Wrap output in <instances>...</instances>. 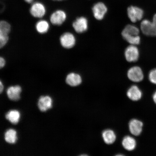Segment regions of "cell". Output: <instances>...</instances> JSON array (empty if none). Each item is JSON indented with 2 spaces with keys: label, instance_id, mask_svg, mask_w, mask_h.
Instances as JSON below:
<instances>
[{
  "label": "cell",
  "instance_id": "cell-1",
  "mask_svg": "<svg viewBox=\"0 0 156 156\" xmlns=\"http://www.w3.org/2000/svg\"><path fill=\"white\" fill-rule=\"evenodd\" d=\"M139 30L132 25H128L125 27L122 33V37L131 45H136L140 43V37L138 36Z\"/></svg>",
  "mask_w": 156,
  "mask_h": 156
},
{
  "label": "cell",
  "instance_id": "cell-2",
  "mask_svg": "<svg viewBox=\"0 0 156 156\" xmlns=\"http://www.w3.org/2000/svg\"><path fill=\"white\" fill-rule=\"evenodd\" d=\"M127 14L129 18L133 23L141 20L144 16V11L140 8L131 6L128 8Z\"/></svg>",
  "mask_w": 156,
  "mask_h": 156
},
{
  "label": "cell",
  "instance_id": "cell-3",
  "mask_svg": "<svg viewBox=\"0 0 156 156\" xmlns=\"http://www.w3.org/2000/svg\"><path fill=\"white\" fill-rule=\"evenodd\" d=\"M92 11L95 19L98 20H101L104 18L107 12V8L104 3L99 2L93 5Z\"/></svg>",
  "mask_w": 156,
  "mask_h": 156
},
{
  "label": "cell",
  "instance_id": "cell-4",
  "mask_svg": "<svg viewBox=\"0 0 156 156\" xmlns=\"http://www.w3.org/2000/svg\"><path fill=\"white\" fill-rule=\"evenodd\" d=\"M60 42L63 48L67 49L71 48L73 47L75 45V37L71 33H64L60 37Z\"/></svg>",
  "mask_w": 156,
  "mask_h": 156
},
{
  "label": "cell",
  "instance_id": "cell-5",
  "mask_svg": "<svg viewBox=\"0 0 156 156\" xmlns=\"http://www.w3.org/2000/svg\"><path fill=\"white\" fill-rule=\"evenodd\" d=\"M124 55L127 61L129 62H135L139 58V51L136 45H131L126 48Z\"/></svg>",
  "mask_w": 156,
  "mask_h": 156
},
{
  "label": "cell",
  "instance_id": "cell-6",
  "mask_svg": "<svg viewBox=\"0 0 156 156\" xmlns=\"http://www.w3.org/2000/svg\"><path fill=\"white\" fill-rule=\"evenodd\" d=\"M127 75L129 79L134 82H140L143 80L144 77L142 70L138 66H134L130 68Z\"/></svg>",
  "mask_w": 156,
  "mask_h": 156
},
{
  "label": "cell",
  "instance_id": "cell-7",
  "mask_svg": "<svg viewBox=\"0 0 156 156\" xmlns=\"http://www.w3.org/2000/svg\"><path fill=\"white\" fill-rule=\"evenodd\" d=\"M30 11L33 16L37 18H41L45 14L46 9L43 4L40 2H36L31 6Z\"/></svg>",
  "mask_w": 156,
  "mask_h": 156
},
{
  "label": "cell",
  "instance_id": "cell-8",
  "mask_svg": "<svg viewBox=\"0 0 156 156\" xmlns=\"http://www.w3.org/2000/svg\"><path fill=\"white\" fill-rule=\"evenodd\" d=\"M73 27L76 32L79 34L85 32L88 27L87 19L84 17L77 18L73 23Z\"/></svg>",
  "mask_w": 156,
  "mask_h": 156
},
{
  "label": "cell",
  "instance_id": "cell-9",
  "mask_svg": "<svg viewBox=\"0 0 156 156\" xmlns=\"http://www.w3.org/2000/svg\"><path fill=\"white\" fill-rule=\"evenodd\" d=\"M67 18V14L65 11L58 10L54 12L51 16L50 21L52 24L60 25L63 24Z\"/></svg>",
  "mask_w": 156,
  "mask_h": 156
},
{
  "label": "cell",
  "instance_id": "cell-10",
  "mask_svg": "<svg viewBox=\"0 0 156 156\" xmlns=\"http://www.w3.org/2000/svg\"><path fill=\"white\" fill-rule=\"evenodd\" d=\"M143 123L140 121L134 119L130 121L129 123V128L131 133L134 136H138L141 134Z\"/></svg>",
  "mask_w": 156,
  "mask_h": 156
},
{
  "label": "cell",
  "instance_id": "cell-11",
  "mask_svg": "<svg viewBox=\"0 0 156 156\" xmlns=\"http://www.w3.org/2000/svg\"><path fill=\"white\" fill-rule=\"evenodd\" d=\"M52 101L49 96H42L39 99L38 106L42 112H45L51 108Z\"/></svg>",
  "mask_w": 156,
  "mask_h": 156
},
{
  "label": "cell",
  "instance_id": "cell-12",
  "mask_svg": "<svg viewBox=\"0 0 156 156\" xmlns=\"http://www.w3.org/2000/svg\"><path fill=\"white\" fill-rule=\"evenodd\" d=\"M127 95L129 98L131 100L137 101L141 99L142 92L139 87L136 85H133L128 90Z\"/></svg>",
  "mask_w": 156,
  "mask_h": 156
},
{
  "label": "cell",
  "instance_id": "cell-13",
  "mask_svg": "<svg viewBox=\"0 0 156 156\" xmlns=\"http://www.w3.org/2000/svg\"><path fill=\"white\" fill-rule=\"evenodd\" d=\"M21 92V87L17 85L9 87L7 90V94L11 100L17 101L20 98Z\"/></svg>",
  "mask_w": 156,
  "mask_h": 156
},
{
  "label": "cell",
  "instance_id": "cell-14",
  "mask_svg": "<svg viewBox=\"0 0 156 156\" xmlns=\"http://www.w3.org/2000/svg\"><path fill=\"white\" fill-rule=\"evenodd\" d=\"M141 29L143 34L147 36H154L153 24L147 20L142 21Z\"/></svg>",
  "mask_w": 156,
  "mask_h": 156
},
{
  "label": "cell",
  "instance_id": "cell-15",
  "mask_svg": "<svg viewBox=\"0 0 156 156\" xmlns=\"http://www.w3.org/2000/svg\"><path fill=\"white\" fill-rule=\"evenodd\" d=\"M66 83L71 86L75 87L81 83L82 78L79 74L71 73L68 74L66 79Z\"/></svg>",
  "mask_w": 156,
  "mask_h": 156
},
{
  "label": "cell",
  "instance_id": "cell-16",
  "mask_svg": "<svg viewBox=\"0 0 156 156\" xmlns=\"http://www.w3.org/2000/svg\"><path fill=\"white\" fill-rule=\"evenodd\" d=\"M122 145L126 150L132 151L135 149L136 146V142L134 138L130 136H126L122 141Z\"/></svg>",
  "mask_w": 156,
  "mask_h": 156
},
{
  "label": "cell",
  "instance_id": "cell-17",
  "mask_svg": "<svg viewBox=\"0 0 156 156\" xmlns=\"http://www.w3.org/2000/svg\"><path fill=\"white\" fill-rule=\"evenodd\" d=\"M5 117L12 123L16 124L19 122L20 114L18 111L11 110L7 113Z\"/></svg>",
  "mask_w": 156,
  "mask_h": 156
},
{
  "label": "cell",
  "instance_id": "cell-18",
  "mask_svg": "<svg viewBox=\"0 0 156 156\" xmlns=\"http://www.w3.org/2000/svg\"><path fill=\"white\" fill-rule=\"evenodd\" d=\"M102 136L105 143L112 144L115 141L116 136L112 130H107L103 132Z\"/></svg>",
  "mask_w": 156,
  "mask_h": 156
},
{
  "label": "cell",
  "instance_id": "cell-19",
  "mask_svg": "<svg viewBox=\"0 0 156 156\" xmlns=\"http://www.w3.org/2000/svg\"><path fill=\"white\" fill-rule=\"evenodd\" d=\"M5 140L8 143L15 144L17 140L16 132L13 129L8 130L5 134Z\"/></svg>",
  "mask_w": 156,
  "mask_h": 156
},
{
  "label": "cell",
  "instance_id": "cell-20",
  "mask_svg": "<svg viewBox=\"0 0 156 156\" xmlns=\"http://www.w3.org/2000/svg\"><path fill=\"white\" fill-rule=\"evenodd\" d=\"M49 28V25L47 21L41 20L37 23L36 29L37 32L41 34H44L48 32Z\"/></svg>",
  "mask_w": 156,
  "mask_h": 156
},
{
  "label": "cell",
  "instance_id": "cell-21",
  "mask_svg": "<svg viewBox=\"0 0 156 156\" xmlns=\"http://www.w3.org/2000/svg\"><path fill=\"white\" fill-rule=\"evenodd\" d=\"M11 30V26L5 21H0V35L8 36Z\"/></svg>",
  "mask_w": 156,
  "mask_h": 156
},
{
  "label": "cell",
  "instance_id": "cell-22",
  "mask_svg": "<svg viewBox=\"0 0 156 156\" xmlns=\"http://www.w3.org/2000/svg\"><path fill=\"white\" fill-rule=\"evenodd\" d=\"M149 78L151 83L156 85V69L152 70L150 72Z\"/></svg>",
  "mask_w": 156,
  "mask_h": 156
},
{
  "label": "cell",
  "instance_id": "cell-23",
  "mask_svg": "<svg viewBox=\"0 0 156 156\" xmlns=\"http://www.w3.org/2000/svg\"><path fill=\"white\" fill-rule=\"evenodd\" d=\"M8 40V36L0 35V48H3L7 44Z\"/></svg>",
  "mask_w": 156,
  "mask_h": 156
},
{
  "label": "cell",
  "instance_id": "cell-24",
  "mask_svg": "<svg viewBox=\"0 0 156 156\" xmlns=\"http://www.w3.org/2000/svg\"><path fill=\"white\" fill-rule=\"evenodd\" d=\"M152 22L153 25L154 36H156V14L154 15Z\"/></svg>",
  "mask_w": 156,
  "mask_h": 156
},
{
  "label": "cell",
  "instance_id": "cell-25",
  "mask_svg": "<svg viewBox=\"0 0 156 156\" xmlns=\"http://www.w3.org/2000/svg\"><path fill=\"white\" fill-rule=\"evenodd\" d=\"M5 60L2 57H0V69L3 68L5 65Z\"/></svg>",
  "mask_w": 156,
  "mask_h": 156
},
{
  "label": "cell",
  "instance_id": "cell-26",
  "mask_svg": "<svg viewBox=\"0 0 156 156\" xmlns=\"http://www.w3.org/2000/svg\"><path fill=\"white\" fill-rule=\"evenodd\" d=\"M3 85L2 83V82L0 81V94H1L3 90Z\"/></svg>",
  "mask_w": 156,
  "mask_h": 156
},
{
  "label": "cell",
  "instance_id": "cell-27",
  "mask_svg": "<svg viewBox=\"0 0 156 156\" xmlns=\"http://www.w3.org/2000/svg\"><path fill=\"white\" fill-rule=\"evenodd\" d=\"M153 99L154 102L155 104H156V91L154 93V94L153 95Z\"/></svg>",
  "mask_w": 156,
  "mask_h": 156
},
{
  "label": "cell",
  "instance_id": "cell-28",
  "mask_svg": "<svg viewBox=\"0 0 156 156\" xmlns=\"http://www.w3.org/2000/svg\"><path fill=\"white\" fill-rule=\"evenodd\" d=\"M34 1V0H24L25 2L28 3H32Z\"/></svg>",
  "mask_w": 156,
  "mask_h": 156
},
{
  "label": "cell",
  "instance_id": "cell-29",
  "mask_svg": "<svg viewBox=\"0 0 156 156\" xmlns=\"http://www.w3.org/2000/svg\"><path fill=\"white\" fill-rule=\"evenodd\" d=\"M53 1H64V0H53Z\"/></svg>",
  "mask_w": 156,
  "mask_h": 156
}]
</instances>
